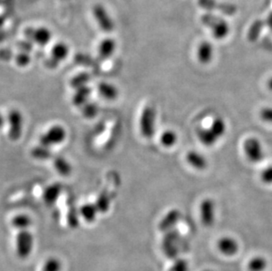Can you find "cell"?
I'll use <instances>...</instances> for the list:
<instances>
[{"label": "cell", "instance_id": "22", "mask_svg": "<svg viewBox=\"0 0 272 271\" xmlns=\"http://www.w3.org/2000/svg\"><path fill=\"white\" fill-rule=\"evenodd\" d=\"M68 54H69V48L66 43L59 42L52 47V59L56 61V63L66 59Z\"/></svg>", "mask_w": 272, "mask_h": 271}, {"label": "cell", "instance_id": "31", "mask_svg": "<svg viewBox=\"0 0 272 271\" xmlns=\"http://www.w3.org/2000/svg\"><path fill=\"white\" fill-rule=\"evenodd\" d=\"M61 263L58 259L52 258L45 264L42 271H60Z\"/></svg>", "mask_w": 272, "mask_h": 271}, {"label": "cell", "instance_id": "7", "mask_svg": "<svg viewBox=\"0 0 272 271\" xmlns=\"http://www.w3.org/2000/svg\"><path fill=\"white\" fill-rule=\"evenodd\" d=\"M200 219L202 225L206 227L214 226L215 222V203L210 198H206L200 204Z\"/></svg>", "mask_w": 272, "mask_h": 271}, {"label": "cell", "instance_id": "8", "mask_svg": "<svg viewBox=\"0 0 272 271\" xmlns=\"http://www.w3.org/2000/svg\"><path fill=\"white\" fill-rule=\"evenodd\" d=\"M33 236L28 231L22 230L17 236V252L20 258L30 256L33 249Z\"/></svg>", "mask_w": 272, "mask_h": 271}, {"label": "cell", "instance_id": "23", "mask_svg": "<svg viewBox=\"0 0 272 271\" xmlns=\"http://www.w3.org/2000/svg\"><path fill=\"white\" fill-rule=\"evenodd\" d=\"M80 215L83 217L86 222H92L96 219L97 213L99 212L96 205L92 204H86L81 206Z\"/></svg>", "mask_w": 272, "mask_h": 271}, {"label": "cell", "instance_id": "4", "mask_svg": "<svg viewBox=\"0 0 272 271\" xmlns=\"http://www.w3.org/2000/svg\"><path fill=\"white\" fill-rule=\"evenodd\" d=\"M66 130L64 127L59 124L53 125L40 136V145L47 147L60 145L66 140Z\"/></svg>", "mask_w": 272, "mask_h": 271}, {"label": "cell", "instance_id": "37", "mask_svg": "<svg viewBox=\"0 0 272 271\" xmlns=\"http://www.w3.org/2000/svg\"><path fill=\"white\" fill-rule=\"evenodd\" d=\"M266 25L270 28L272 31V12L268 14V18L266 19Z\"/></svg>", "mask_w": 272, "mask_h": 271}, {"label": "cell", "instance_id": "38", "mask_svg": "<svg viewBox=\"0 0 272 271\" xmlns=\"http://www.w3.org/2000/svg\"><path fill=\"white\" fill-rule=\"evenodd\" d=\"M267 86H268V89L272 92V77L268 78V80L267 81Z\"/></svg>", "mask_w": 272, "mask_h": 271}, {"label": "cell", "instance_id": "30", "mask_svg": "<svg viewBox=\"0 0 272 271\" xmlns=\"http://www.w3.org/2000/svg\"><path fill=\"white\" fill-rule=\"evenodd\" d=\"M89 80V75L86 74V73H82V74L78 75L75 78L72 79V85L76 87V88H78V87H81V86H86V84L88 83V81Z\"/></svg>", "mask_w": 272, "mask_h": 271}, {"label": "cell", "instance_id": "27", "mask_svg": "<svg viewBox=\"0 0 272 271\" xmlns=\"http://www.w3.org/2000/svg\"><path fill=\"white\" fill-rule=\"evenodd\" d=\"M264 26V23L262 20H256L251 25L250 30H248V37L250 41H254L258 40Z\"/></svg>", "mask_w": 272, "mask_h": 271}, {"label": "cell", "instance_id": "28", "mask_svg": "<svg viewBox=\"0 0 272 271\" xmlns=\"http://www.w3.org/2000/svg\"><path fill=\"white\" fill-rule=\"evenodd\" d=\"M32 156L34 159L39 160H48V158L52 157V152L47 146L40 145V146H37L32 150L31 152Z\"/></svg>", "mask_w": 272, "mask_h": 271}, {"label": "cell", "instance_id": "24", "mask_svg": "<svg viewBox=\"0 0 272 271\" xmlns=\"http://www.w3.org/2000/svg\"><path fill=\"white\" fill-rule=\"evenodd\" d=\"M178 140V136L176 132H174V130H165L163 133L160 135V141L163 146L165 147H172L176 145Z\"/></svg>", "mask_w": 272, "mask_h": 271}, {"label": "cell", "instance_id": "21", "mask_svg": "<svg viewBox=\"0 0 272 271\" xmlns=\"http://www.w3.org/2000/svg\"><path fill=\"white\" fill-rule=\"evenodd\" d=\"M209 128L218 139L223 138L224 134L226 132V123L221 116L215 117L212 121V123H210Z\"/></svg>", "mask_w": 272, "mask_h": 271}, {"label": "cell", "instance_id": "34", "mask_svg": "<svg viewBox=\"0 0 272 271\" xmlns=\"http://www.w3.org/2000/svg\"><path fill=\"white\" fill-rule=\"evenodd\" d=\"M188 264L187 261L184 259H179L174 264L173 266L170 268V271H188Z\"/></svg>", "mask_w": 272, "mask_h": 271}, {"label": "cell", "instance_id": "20", "mask_svg": "<svg viewBox=\"0 0 272 271\" xmlns=\"http://www.w3.org/2000/svg\"><path fill=\"white\" fill-rule=\"evenodd\" d=\"M53 166L56 171L58 173L59 175L62 176H68L72 174V166L64 158L62 157H56L53 160Z\"/></svg>", "mask_w": 272, "mask_h": 271}, {"label": "cell", "instance_id": "17", "mask_svg": "<svg viewBox=\"0 0 272 271\" xmlns=\"http://www.w3.org/2000/svg\"><path fill=\"white\" fill-rule=\"evenodd\" d=\"M198 138L199 141L201 142V144L206 145V146H214L220 140L214 135V132L210 130L209 127L199 128L198 130Z\"/></svg>", "mask_w": 272, "mask_h": 271}, {"label": "cell", "instance_id": "13", "mask_svg": "<svg viewBox=\"0 0 272 271\" xmlns=\"http://www.w3.org/2000/svg\"><path fill=\"white\" fill-rule=\"evenodd\" d=\"M218 248L223 255L226 257H232L239 250V244L234 239L231 237H223L218 242Z\"/></svg>", "mask_w": 272, "mask_h": 271}, {"label": "cell", "instance_id": "11", "mask_svg": "<svg viewBox=\"0 0 272 271\" xmlns=\"http://www.w3.org/2000/svg\"><path fill=\"white\" fill-rule=\"evenodd\" d=\"M198 4L201 7L206 10L208 11L218 10L224 14H234L237 11V8L234 4H228V3L220 4V3H217V1L215 0H198Z\"/></svg>", "mask_w": 272, "mask_h": 271}, {"label": "cell", "instance_id": "35", "mask_svg": "<svg viewBox=\"0 0 272 271\" xmlns=\"http://www.w3.org/2000/svg\"><path fill=\"white\" fill-rule=\"evenodd\" d=\"M259 115L264 123H272V107L262 108Z\"/></svg>", "mask_w": 272, "mask_h": 271}, {"label": "cell", "instance_id": "29", "mask_svg": "<svg viewBox=\"0 0 272 271\" xmlns=\"http://www.w3.org/2000/svg\"><path fill=\"white\" fill-rule=\"evenodd\" d=\"M12 226L17 229L26 230L28 227H30L32 221L28 216L18 215L12 219Z\"/></svg>", "mask_w": 272, "mask_h": 271}, {"label": "cell", "instance_id": "12", "mask_svg": "<svg viewBox=\"0 0 272 271\" xmlns=\"http://www.w3.org/2000/svg\"><path fill=\"white\" fill-rule=\"evenodd\" d=\"M26 35L31 38L36 43L40 46H45L48 44V42L52 40V33L50 31L44 27H37V28H28L26 29Z\"/></svg>", "mask_w": 272, "mask_h": 271}, {"label": "cell", "instance_id": "5", "mask_svg": "<svg viewBox=\"0 0 272 271\" xmlns=\"http://www.w3.org/2000/svg\"><path fill=\"white\" fill-rule=\"evenodd\" d=\"M8 125H9V138L12 141H18L22 138L23 130L22 114L17 109H12L8 114Z\"/></svg>", "mask_w": 272, "mask_h": 271}, {"label": "cell", "instance_id": "9", "mask_svg": "<svg viewBox=\"0 0 272 271\" xmlns=\"http://www.w3.org/2000/svg\"><path fill=\"white\" fill-rule=\"evenodd\" d=\"M178 239H179V232L176 229H172L166 232L163 239L162 249L164 250L166 256L170 259L176 258L178 255V249L176 248V242Z\"/></svg>", "mask_w": 272, "mask_h": 271}, {"label": "cell", "instance_id": "26", "mask_svg": "<svg viewBox=\"0 0 272 271\" xmlns=\"http://www.w3.org/2000/svg\"><path fill=\"white\" fill-rule=\"evenodd\" d=\"M267 264L264 257H256L250 261L248 268L250 271H264L267 268Z\"/></svg>", "mask_w": 272, "mask_h": 271}, {"label": "cell", "instance_id": "18", "mask_svg": "<svg viewBox=\"0 0 272 271\" xmlns=\"http://www.w3.org/2000/svg\"><path fill=\"white\" fill-rule=\"evenodd\" d=\"M99 93L107 100H114L118 96V90L114 85L107 83V82H102L98 86Z\"/></svg>", "mask_w": 272, "mask_h": 271}, {"label": "cell", "instance_id": "25", "mask_svg": "<svg viewBox=\"0 0 272 271\" xmlns=\"http://www.w3.org/2000/svg\"><path fill=\"white\" fill-rule=\"evenodd\" d=\"M90 95V89L86 86H81L77 88L76 93L74 96V103L76 106H81L85 104L86 100L88 99Z\"/></svg>", "mask_w": 272, "mask_h": 271}, {"label": "cell", "instance_id": "1", "mask_svg": "<svg viewBox=\"0 0 272 271\" xmlns=\"http://www.w3.org/2000/svg\"><path fill=\"white\" fill-rule=\"evenodd\" d=\"M157 112L154 106L148 105L144 108L140 119V130L141 135L146 139H151L156 130Z\"/></svg>", "mask_w": 272, "mask_h": 271}, {"label": "cell", "instance_id": "15", "mask_svg": "<svg viewBox=\"0 0 272 271\" xmlns=\"http://www.w3.org/2000/svg\"><path fill=\"white\" fill-rule=\"evenodd\" d=\"M214 48L212 44L209 41H204L200 43L198 48V58L201 63L206 64L212 60Z\"/></svg>", "mask_w": 272, "mask_h": 271}, {"label": "cell", "instance_id": "6", "mask_svg": "<svg viewBox=\"0 0 272 271\" xmlns=\"http://www.w3.org/2000/svg\"><path fill=\"white\" fill-rule=\"evenodd\" d=\"M92 14L97 25L105 33H110L114 29V22L106 8L102 4H96L92 8Z\"/></svg>", "mask_w": 272, "mask_h": 271}, {"label": "cell", "instance_id": "3", "mask_svg": "<svg viewBox=\"0 0 272 271\" xmlns=\"http://www.w3.org/2000/svg\"><path fill=\"white\" fill-rule=\"evenodd\" d=\"M243 152L252 163H259L264 159V151L261 141L256 138H248L243 143Z\"/></svg>", "mask_w": 272, "mask_h": 271}, {"label": "cell", "instance_id": "39", "mask_svg": "<svg viewBox=\"0 0 272 271\" xmlns=\"http://www.w3.org/2000/svg\"><path fill=\"white\" fill-rule=\"evenodd\" d=\"M4 117H3V116L1 115V114H0V128H1V127L4 125Z\"/></svg>", "mask_w": 272, "mask_h": 271}, {"label": "cell", "instance_id": "14", "mask_svg": "<svg viewBox=\"0 0 272 271\" xmlns=\"http://www.w3.org/2000/svg\"><path fill=\"white\" fill-rule=\"evenodd\" d=\"M186 160L188 165L198 170H204L208 167V160L206 156L196 151H190L188 152Z\"/></svg>", "mask_w": 272, "mask_h": 271}, {"label": "cell", "instance_id": "32", "mask_svg": "<svg viewBox=\"0 0 272 271\" xmlns=\"http://www.w3.org/2000/svg\"><path fill=\"white\" fill-rule=\"evenodd\" d=\"M261 180L262 182L265 183V184H268V185H272V165L268 166V167H265L262 169V171L261 173Z\"/></svg>", "mask_w": 272, "mask_h": 271}, {"label": "cell", "instance_id": "10", "mask_svg": "<svg viewBox=\"0 0 272 271\" xmlns=\"http://www.w3.org/2000/svg\"><path fill=\"white\" fill-rule=\"evenodd\" d=\"M180 218H182V212L178 209H172L168 212L164 218L160 220L158 224V229L166 233L168 231L174 229L177 224L179 223Z\"/></svg>", "mask_w": 272, "mask_h": 271}, {"label": "cell", "instance_id": "19", "mask_svg": "<svg viewBox=\"0 0 272 271\" xmlns=\"http://www.w3.org/2000/svg\"><path fill=\"white\" fill-rule=\"evenodd\" d=\"M61 190H62V188L59 183H54V184L48 186L44 192V200L48 205L54 204L56 199L58 198Z\"/></svg>", "mask_w": 272, "mask_h": 271}, {"label": "cell", "instance_id": "2", "mask_svg": "<svg viewBox=\"0 0 272 271\" xmlns=\"http://www.w3.org/2000/svg\"><path fill=\"white\" fill-rule=\"evenodd\" d=\"M201 20L204 26L210 27L214 37L218 40H222L228 36L230 27L224 19L212 13H206L202 15Z\"/></svg>", "mask_w": 272, "mask_h": 271}, {"label": "cell", "instance_id": "36", "mask_svg": "<svg viewBox=\"0 0 272 271\" xmlns=\"http://www.w3.org/2000/svg\"><path fill=\"white\" fill-rule=\"evenodd\" d=\"M16 63L18 66H26L30 62V56L26 55L25 53H20L18 56H16Z\"/></svg>", "mask_w": 272, "mask_h": 271}, {"label": "cell", "instance_id": "33", "mask_svg": "<svg viewBox=\"0 0 272 271\" xmlns=\"http://www.w3.org/2000/svg\"><path fill=\"white\" fill-rule=\"evenodd\" d=\"M98 112V108L97 106L92 103H88V104L84 105L83 107V114L86 117H89V118H92L94 115L97 114Z\"/></svg>", "mask_w": 272, "mask_h": 271}, {"label": "cell", "instance_id": "16", "mask_svg": "<svg viewBox=\"0 0 272 271\" xmlns=\"http://www.w3.org/2000/svg\"><path fill=\"white\" fill-rule=\"evenodd\" d=\"M116 44L114 39H111V38L103 39L102 41L100 42L99 47H98L100 58L107 59L110 56H112L116 50Z\"/></svg>", "mask_w": 272, "mask_h": 271}]
</instances>
